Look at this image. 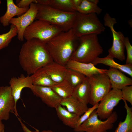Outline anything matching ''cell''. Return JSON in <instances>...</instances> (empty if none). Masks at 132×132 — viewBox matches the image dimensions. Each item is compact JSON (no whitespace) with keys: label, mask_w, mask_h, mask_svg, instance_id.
Wrapping results in <instances>:
<instances>
[{"label":"cell","mask_w":132,"mask_h":132,"mask_svg":"<svg viewBox=\"0 0 132 132\" xmlns=\"http://www.w3.org/2000/svg\"><path fill=\"white\" fill-rule=\"evenodd\" d=\"M28 11L24 13L16 18H13L10 24L15 26L17 30V38L20 41L24 40L23 34L26 28L35 19L38 11L36 4L34 2L30 5Z\"/></svg>","instance_id":"obj_11"},{"label":"cell","mask_w":132,"mask_h":132,"mask_svg":"<svg viewBox=\"0 0 132 132\" xmlns=\"http://www.w3.org/2000/svg\"><path fill=\"white\" fill-rule=\"evenodd\" d=\"M19 59L20 64L28 75L53 61L46 43L33 38L22 45Z\"/></svg>","instance_id":"obj_1"},{"label":"cell","mask_w":132,"mask_h":132,"mask_svg":"<svg viewBox=\"0 0 132 132\" xmlns=\"http://www.w3.org/2000/svg\"><path fill=\"white\" fill-rule=\"evenodd\" d=\"M18 120L19 121L22 128L24 132H40L39 131L37 130L36 129L35 131H33L30 130L26 125L22 122L21 119L17 117ZM41 132H53L51 130H44Z\"/></svg>","instance_id":"obj_33"},{"label":"cell","mask_w":132,"mask_h":132,"mask_svg":"<svg viewBox=\"0 0 132 132\" xmlns=\"http://www.w3.org/2000/svg\"><path fill=\"white\" fill-rule=\"evenodd\" d=\"M96 110L88 118L79 126L74 130L76 132H107L113 127L114 124L118 120L116 112L113 111L110 116L104 121L98 118Z\"/></svg>","instance_id":"obj_7"},{"label":"cell","mask_w":132,"mask_h":132,"mask_svg":"<svg viewBox=\"0 0 132 132\" xmlns=\"http://www.w3.org/2000/svg\"><path fill=\"white\" fill-rule=\"evenodd\" d=\"M7 9L5 14L0 17V22L5 27L10 24V20L15 16H20L26 12L29 7L21 8L15 4L13 0H7Z\"/></svg>","instance_id":"obj_17"},{"label":"cell","mask_w":132,"mask_h":132,"mask_svg":"<svg viewBox=\"0 0 132 132\" xmlns=\"http://www.w3.org/2000/svg\"><path fill=\"white\" fill-rule=\"evenodd\" d=\"M60 104L69 111L80 116L86 111L88 108L84 104L72 96L62 99Z\"/></svg>","instance_id":"obj_23"},{"label":"cell","mask_w":132,"mask_h":132,"mask_svg":"<svg viewBox=\"0 0 132 132\" xmlns=\"http://www.w3.org/2000/svg\"><path fill=\"white\" fill-rule=\"evenodd\" d=\"M9 84L15 103L14 113L17 117L19 116L17 109V103L20 98L22 91L23 88L30 89L33 85L30 76H25L22 74L18 77H13L10 79Z\"/></svg>","instance_id":"obj_14"},{"label":"cell","mask_w":132,"mask_h":132,"mask_svg":"<svg viewBox=\"0 0 132 132\" xmlns=\"http://www.w3.org/2000/svg\"><path fill=\"white\" fill-rule=\"evenodd\" d=\"M1 3V1L0 0V4Z\"/></svg>","instance_id":"obj_38"},{"label":"cell","mask_w":132,"mask_h":132,"mask_svg":"<svg viewBox=\"0 0 132 132\" xmlns=\"http://www.w3.org/2000/svg\"><path fill=\"white\" fill-rule=\"evenodd\" d=\"M58 118L65 125L75 129L80 116L68 111L60 104L55 108Z\"/></svg>","instance_id":"obj_20"},{"label":"cell","mask_w":132,"mask_h":132,"mask_svg":"<svg viewBox=\"0 0 132 132\" xmlns=\"http://www.w3.org/2000/svg\"><path fill=\"white\" fill-rule=\"evenodd\" d=\"M91 87L88 78L86 77L81 84L74 88L72 96L85 104L89 103Z\"/></svg>","instance_id":"obj_19"},{"label":"cell","mask_w":132,"mask_h":132,"mask_svg":"<svg viewBox=\"0 0 132 132\" xmlns=\"http://www.w3.org/2000/svg\"><path fill=\"white\" fill-rule=\"evenodd\" d=\"M72 0L76 9L77 7L80 5L82 1V0Z\"/></svg>","instance_id":"obj_35"},{"label":"cell","mask_w":132,"mask_h":132,"mask_svg":"<svg viewBox=\"0 0 132 132\" xmlns=\"http://www.w3.org/2000/svg\"><path fill=\"white\" fill-rule=\"evenodd\" d=\"M17 35L16 27L11 24L8 32L0 35V50L8 46L12 38Z\"/></svg>","instance_id":"obj_29"},{"label":"cell","mask_w":132,"mask_h":132,"mask_svg":"<svg viewBox=\"0 0 132 132\" xmlns=\"http://www.w3.org/2000/svg\"><path fill=\"white\" fill-rule=\"evenodd\" d=\"M44 68L51 79L56 83L60 82L65 79L67 68L54 61Z\"/></svg>","instance_id":"obj_18"},{"label":"cell","mask_w":132,"mask_h":132,"mask_svg":"<svg viewBox=\"0 0 132 132\" xmlns=\"http://www.w3.org/2000/svg\"><path fill=\"white\" fill-rule=\"evenodd\" d=\"M79 40L72 29L62 32L46 43L53 61L65 66L76 49L75 44Z\"/></svg>","instance_id":"obj_2"},{"label":"cell","mask_w":132,"mask_h":132,"mask_svg":"<svg viewBox=\"0 0 132 132\" xmlns=\"http://www.w3.org/2000/svg\"><path fill=\"white\" fill-rule=\"evenodd\" d=\"M30 89L34 95L51 108H55L62 99L50 87L33 85Z\"/></svg>","instance_id":"obj_13"},{"label":"cell","mask_w":132,"mask_h":132,"mask_svg":"<svg viewBox=\"0 0 132 132\" xmlns=\"http://www.w3.org/2000/svg\"><path fill=\"white\" fill-rule=\"evenodd\" d=\"M92 2L97 4L99 2V0H89Z\"/></svg>","instance_id":"obj_37"},{"label":"cell","mask_w":132,"mask_h":132,"mask_svg":"<svg viewBox=\"0 0 132 132\" xmlns=\"http://www.w3.org/2000/svg\"><path fill=\"white\" fill-rule=\"evenodd\" d=\"M122 100L129 102L132 105V86H126L121 89Z\"/></svg>","instance_id":"obj_32"},{"label":"cell","mask_w":132,"mask_h":132,"mask_svg":"<svg viewBox=\"0 0 132 132\" xmlns=\"http://www.w3.org/2000/svg\"><path fill=\"white\" fill-rule=\"evenodd\" d=\"M122 100L121 90L113 88L100 100L96 109L99 119H106L111 115L114 107Z\"/></svg>","instance_id":"obj_10"},{"label":"cell","mask_w":132,"mask_h":132,"mask_svg":"<svg viewBox=\"0 0 132 132\" xmlns=\"http://www.w3.org/2000/svg\"><path fill=\"white\" fill-rule=\"evenodd\" d=\"M65 66L67 68L76 70L88 77L94 75L105 73L107 70L97 68L91 63H83L71 59Z\"/></svg>","instance_id":"obj_15"},{"label":"cell","mask_w":132,"mask_h":132,"mask_svg":"<svg viewBox=\"0 0 132 132\" xmlns=\"http://www.w3.org/2000/svg\"><path fill=\"white\" fill-rule=\"evenodd\" d=\"M77 12L82 14L94 13L97 15L100 14L102 11L97 4L92 2L89 0H82L81 4L77 7Z\"/></svg>","instance_id":"obj_27"},{"label":"cell","mask_w":132,"mask_h":132,"mask_svg":"<svg viewBox=\"0 0 132 132\" xmlns=\"http://www.w3.org/2000/svg\"><path fill=\"white\" fill-rule=\"evenodd\" d=\"M123 100L126 111V116L123 121L119 122L114 132H132V108L129 106L127 101Z\"/></svg>","instance_id":"obj_26"},{"label":"cell","mask_w":132,"mask_h":132,"mask_svg":"<svg viewBox=\"0 0 132 132\" xmlns=\"http://www.w3.org/2000/svg\"><path fill=\"white\" fill-rule=\"evenodd\" d=\"M2 132H4V130Z\"/></svg>","instance_id":"obj_39"},{"label":"cell","mask_w":132,"mask_h":132,"mask_svg":"<svg viewBox=\"0 0 132 132\" xmlns=\"http://www.w3.org/2000/svg\"><path fill=\"white\" fill-rule=\"evenodd\" d=\"M36 3L48 5L64 11L77 12L72 0H36Z\"/></svg>","instance_id":"obj_21"},{"label":"cell","mask_w":132,"mask_h":132,"mask_svg":"<svg viewBox=\"0 0 132 132\" xmlns=\"http://www.w3.org/2000/svg\"><path fill=\"white\" fill-rule=\"evenodd\" d=\"M50 87L62 99L71 96L74 89L71 84L65 79Z\"/></svg>","instance_id":"obj_25"},{"label":"cell","mask_w":132,"mask_h":132,"mask_svg":"<svg viewBox=\"0 0 132 132\" xmlns=\"http://www.w3.org/2000/svg\"><path fill=\"white\" fill-rule=\"evenodd\" d=\"M33 1L34 0H22L18 2L16 5L21 8L28 7Z\"/></svg>","instance_id":"obj_34"},{"label":"cell","mask_w":132,"mask_h":132,"mask_svg":"<svg viewBox=\"0 0 132 132\" xmlns=\"http://www.w3.org/2000/svg\"><path fill=\"white\" fill-rule=\"evenodd\" d=\"M72 29L79 38L90 34L98 35L104 32L105 28L96 14H84L77 12Z\"/></svg>","instance_id":"obj_5"},{"label":"cell","mask_w":132,"mask_h":132,"mask_svg":"<svg viewBox=\"0 0 132 132\" xmlns=\"http://www.w3.org/2000/svg\"><path fill=\"white\" fill-rule=\"evenodd\" d=\"M30 76L34 86L50 87L57 83L52 80L44 67L39 69Z\"/></svg>","instance_id":"obj_24"},{"label":"cell","mask_w":132,"mask_h":132,"mask_svg":"<svg viewBox=\"0 0 132 132\" xmlns=\"http://www.w3.org/2000/svg\"><path fill=\"white\" fill-rule=\"evenodd\" d=\"M105 73L109 79L112 88L121 90L125 86L132 85V79L117 69L110 67Z\"/></svg>","instance_id":"obj_16"},{"label":"cell","mask_w":132,"mask_h":132,"mask_svg":"<svg viewBox=\"0 0 132 132\" xmlns=\"http://www.w3.org/2000/svg\"><path fill=\"white\" fill-rule=\"evenodd\" d=\"M78 45L70 59L85 63H92L103 52L98 35L88 34L79 38Z\"/></svg>","instance_id":"obj_3"},{"label":"cell","mask_w":132,"mask_h":132,"mask_svg":"<svg viewBox=\"0 0 132 132\" xmlns=\"http://www.w3.org/2000/svg\"><path fill=\"white\" fill-rule=\"evenodd\" d=\"M104 25L108 27L110 29L113 37L112 46L108 50L109 54L114 58H115L122 61L125 59L124 53L125 46L124 40L125 37L121 32H117L114 26L117 23L116 19L111 17L106 13L104 17Z\"/></svg>","instance_id":"obj_9"},{"label":"cell","mask_w":132,"mask_h":132,"mask_svg":"<svg viewBox=\"0 0 132 132\" xmlns=\"http://www.w3.org/2000/svg\"><path fill=\"white\" fill-rule=\"evenodd\" d=\"M86 77L85 75L80 72L67 68L65 79L74 88L82 82Z\"/></svg>","instance_id":"obj_28"},{"label":"cell","mask_w":132,"mask_h":132,"mask_svg":"<svg viewBox=\"0 0 132 132\" xmlns=\"http://www.w3.org/2000/svg\"><path fill=\"white\" fill-rule=\"evenodd\" d=\"M114 58L109 54L103 58L99 57L92 63L94 66L99 64H102L110 67L117 69L121 71L128 74L132 77V65L125 64L121 65L118 64L114 60Z\"/></svg>","instance_id":"obj_22"},{"label":"cell","mask_w":132,"mask_h":132,"mask_svg":"<svg viewBox=\"0 0 132 132\" xmlns=\"http://www.w3.org/2000/svg\"><path fill=\"white\" fill-rule=\"evenodd\" d=\"M124 44L127 52L126 64L132 65V46L128 37H125Z\"/></svg>","instance_id":"obj_31"},{"label":"cell","mask_w":132,"mask_h":132,"mask_svg":"<svg viewBox=\"0 0 132 132\" xmlns=\"http://www.w3.org/2000/svg\"><path fill=\"white\" fill-rule=\"evenodd\" d=\"M63 31L59 28L47 22L36 20L26 28L23 37L26 40L36 38L46 43Z\"/></svg>","instance_id":"obj_6"},{"label":"cell","mask_w":132,"mask_h":132,"mask_svg":"<svg viewBox=\"0 0 132 132\" xmlns=\"http://www.w3.org/2000/svg\"><path fill=\"white\" fill-rule=\"evenodd\" d=\"M88 78L91 87L89 103L93 106L99 103L112 88L109 79L105 73L94 75Z\"/></svg>","instance_id":"obj_8"},{"label":"cell","mask_w":132,"mask_h":132,"mask_svg":"<svg viewBox=\"0 0 132 132\" xmlns=\"http://www.w3.org/2000/svg\"><path fill=\"white\" fill-rule=\"evenodd\" d=\"M37 4L38 11L35 19L47 22L63 32L72 28L77 12H66L48 5Z\"/></svg>","instance_id":"obj_4"},{"label":"cell","mask_w":132,"mask_h":132,"mask_svg":"<svg viewBox=\"0 0 132 132\" xmlns=\"http://www.w3.org/2000/svg\"><path fill=\"white\" fill-rule=\"evenodd\" d=\"M5 126L2 121H0V132H2L4 130Z\"/></svg>","instance_id":"obj_36"},{"label":"cell","mask_w":132,"mask_h":132,"mask_svg":"<svg viewBox=\"0 0 132 132\" xmlns=\"http://www.w3.org/2000/svg\"><path fill=\"white\" fill-rule=\"evenodd\" d=\"M98 105L99 103L93 106L91 108H88L87 110L80 117L77 124V128L79 126L88 118L93 111L97 109Z\"/></svg>","instance_id":"obj_30"},{"label":"cell","mask_w":132,"mask_h":132,"mask_svg":"<svg viewBox=\"0 0 132 132\" xmlns=\"http://www.w3.org/2000/svg\"><path fill=\"white\" fill-rule=\"evenodd\" d=\"M14 99L9 86L0 87V121L9 119L10 113L13 112L15 108Z\"/></svg>","instance_id":"obj_12"}]
</instances>
